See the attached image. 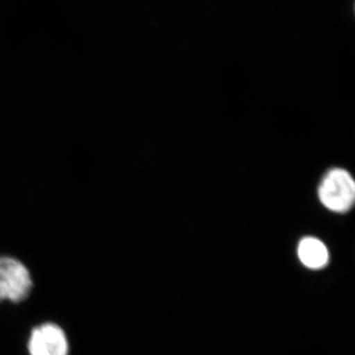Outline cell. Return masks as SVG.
Returning a JSON list of instances; mask_svg holds the SVG:
<instances>
[{"instance_id": "4", "label": "cell", "mask_w": 355, "mask_h": 355, "mask_svg": "<svg viewBox=\"0 0 355 355\" xmlns=\"http://www.w3.org/2000/svg\"><path fill=\"white\" fill-rule=\"evenodd\" d=\"M298 257L303 265L312 270L324 268L329 261V252L324 243L312 237L299 243Z\"/></svg>"}, {"instance_id": "2", "label": "cell", "mask_w": 355, "mask_h": 355, "mask_svg": "<svg viewBox=\"0 0 355 355\" xmlns=\"http://www.w3.org/2000/svg\"><path fill=\"white\" fill-rule=\"evenodd\" d=\"M26 350L28 355H70L71 345L64 327L57 322L44 321L29 331Z\"/></svg>"}, {"instance_id": "3", "label": "cell", "mask_w": 355, "mask_h": 355, "mask_svg": "<svg viewBox=\"0 0 355 355\" xmlns=\"http://www.w3.org/2000/svg\"><path fill=\"white\" fill-rule=\"evenodd\" d=\"M319 198L327 209L347 211L355 200V183L352 175L343 169L331 170L322 181Z\"/></svg>"}, {"instance_id": "1", "label": "cell", "mask_w": 355, "mask_h": 355, "mask_svg": "<svg viewBox=\"0 0 355 355\" xmlns=\"http://www.w3.org/2000/svg\"><path fill=\"white\" fill-rule=\"evenodd\" d=\"M34 284L31 270L24 261L0 254V303L24 302L31 295Z\"/></svg>"}]
</instances>
